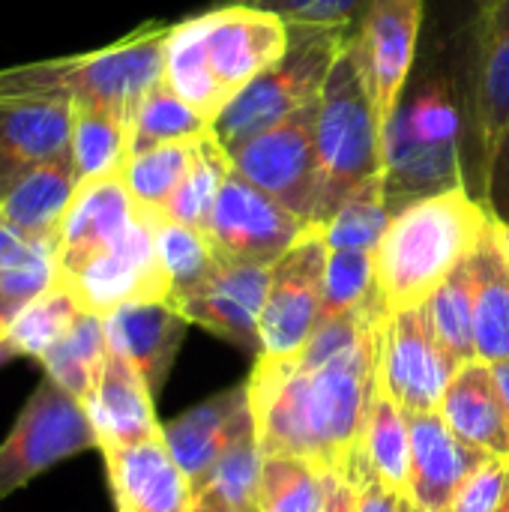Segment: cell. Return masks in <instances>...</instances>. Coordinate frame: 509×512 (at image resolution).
Masks as SVG:
<instances>
[{
    "label": "cell",
    "instance_id": "obj_40",
    "mask_svg": "<svg viewBox=\"0 0 509 512\" xmlns=\"http://www.w3.org/2000/svg\"><path fill=\"white\" fill-rule=\"evenodd\" d=\"M279 15L288 27H333L351 30L369 0H240Z\"/></svg>",
    "mask_w": 509,
    "mask_h": 512
},
{
    "label": "cell",
    "instance_id": "obj_23",
    "mask_svg": "<svg viewBox=\"0 0 509 512\" xmlns=\"http://www.w3.org/2000/svg\"><path fill=\"white\" fill-rule=\"evenodd\" d=\"M153 393L141 372L120 354L108 348L105 366L84 408L99 438V450H117L147 441L162 432L153 408Z\"/></svg>",
    "mask_w": 509,
    "mask_h": 512
},
{
    "label": "cell",
    "instance_id": "obj_33",
    "mask_svg": "<svg viewBox=\"0 0 509 512\" xmlns=\"http://www.w3.org/2000/svg\"><path fill=\"white\" fill-rule=\"evenodd\" d=\"M150 219H153L156 255H159V264H162L168 285H171L168 300H180L189 291H195L216 270L219 255H216V249L204 231L162 219V216H150Z\"/></svg>",
    "mask_w": 509,
    "mask_h": 512
},
{
    "label": "cell",
    "instance_id": "obj_30",
    "mask_svg": "<svg viewBox=\"0 0 509 512\" xmlns=\"http://www.w3.org/2000/svg\"><path fill=\"white\" fill-rule=\"evenodd\" d=\"M129 159V123L93 105H75L72 165L78 183L114 177Z\"/></svg>",
    "mask_w": 509,
    "mask_h": 512
},
{
    "label": "cell",
    "instance_id": "obj_49",
    "mask_svg": "<svg viewBox=\"0 0 509 512\" xmlns=\"http://www.w3.org/2000/svg\"><path fill=\"white\" fill-rule=\"evenodd\" d=\"M501 234H504V246H507V255H509V228L501 225Z\"/></svg>",
    "mask_w": 509,
    "mask_h": 512
},
{
    "label": "cell",
    "instance_id": "obj_37",
    "mask_svg": "<svg viewBox=\"0 0 509 512\" xmlns=\"http://www.w3.org/2000/svg\"><path fill=\"white\" fill-rule=\"evenodd\" d=\"M435 336L447 348V354L462 366L477 360V339H474V276L471 258L459 264L444 285L426 303Z\"/></svg>",
    "mask_w": 509,
    "mask_h": 512
},
{
    "label": "cell",
    "instance_id": "obj_6",
    "mask_svg": "<svg viewBox=\"0 0 509 512\" xmlns=\"http://www.w3.org/2000/svg\"><path fill=\"white\" fill-rule=\"evenodd\" d=\"M351 30L333 27H291L288 51L246 84L225 111L213 120V135L225 150L249 141L252 135L282 123L303 105L315 102L333 60L345 48Z\"/></svg>",
    "mask_w": 509,
    "mask_h": 512
},
{
    "label": "cell",
    "instance_id": "obj_8",
    "mask_svg": "<svg viewBox=\"0 0 509 512\" xmlns=\"http://www.w3.org/2000/svg\"><path fill=\"white\" fill-rule=\"evenodd\" d=\"M318 99L285 117L282 123L252 135L228 150L231 168L252 186L276 198L282 207L315 225L318 204V153H315Z\"/></svg>",
    "mask_w": 509,
    "mask_h": 512
},
{
    "label": "cell",
    "instance_id": "obj_44",
    "mask_svg": "<svg viewBox=\"0 0 509 512\" xmlns=\"http://www.w3.org/2000/svg\"><path fill=\"white\" fill-rule=\"evenodd\" d=\"M324 512H357L354 486L345 477L327 474V504H324Z\"/></svg>",
    "mask_w": 509,
    "mask_h": 512
},
{
    "label": "cell",
    "instance_id": "obj_13",
    "mask_svg": "<svg viewBox=\"0 0 509 512\" xmlns=\"http://www.w3.org/2000/svg\"><path fill=\"white\" fill-rule=\"evenodd\" d=\"M459 363L435 336L426 306L393 312L384 333L378 381L405 414L438 411Z\"/></svg>",
    "mask_w": 509,
    "mask_h": 512
},
{
    "label": "cell",
    "instance_id": "obj_38",
    "mask_svg": "<svg viewBox=\"0 0 509 512\" xmlns=\"http://www.w3.org/2000/svg\"><path fill=\"white\" fill-rule=\"evenodd\" d=\"M261 468H264V453L258 444V429L252 423L231 441V447L222 453V459L216 462V468L210 471V477L198 495L207 492L234 507L258 510Z\"/></svg>",
    "mask_w": 509,
    "mask_h": 512
},
{
    "label": "cell",
    "instance_id": "obj_43",
    "mask_svg": "<svg viewBox=\"0 0 509 512\" xmlns=\"http://www.w3.org/2000/svg\"><path fill=\"white\" fill-rule=\"evenodd\" d=\"M36 240H24L18 231H12L9 225L0 222V270L6 267H15L18 261H24L30 255Z\"/></svg>",
    "mask_w": 509,
    "mask_h": 512
},
{
    "label": "cell",
    "instance_id": "obj_15",
    "mask_svg": "<svg viewBox=\"0 0 509 512\" xmlns=\"http://www.w3.org/2000/svg\"><path fill=\"white\" fill-rule=\"evenodd\" d=\"M465 123L471 129L477 174L509 129V0H483L468 54Z\"/></svg>",
    "mask_w": 509,
    "mask_h": 512
},
{
    "label": "cell",
    "instance_id": "obj_46",
    "mask_svg": "<svg viewBox=\"0 0 509 512\" xmlns=\"http://www.w3.org/2000/svg\"><path fill=\"white\" fill-rule=\"evenodd\" d=\"M492 369H495V378H498V387H501V393H504V402H507V411H509V360H504V363H495Z\"/></svg>",
    "mask_w": 509,
    "mask_h": 512
},
{
    "label": "cell",
    "instance_id": "obj_41",
    "mask_svg": "<svg viewBox=\"0 0 509 512\" xmlns=\"http://www.w3.org/2000/svg\"><path fill=\"white\" fill-rule=\"evenodd\" d=\"M509 459L492 456L486 465H480L456 492L450 512H498L507 489Z\"/></svg>",
    "mask_w": 509,
    "mask_h": 512
},
{
    "label": "cell",
    "instance_id": "obj_48",
    "mask_svg": "<svg viewBox=\"0 0 509 512\" xmlns=\"http://www.w3.org/2000/svg\"><path fill=\"white\" fill-rule=\"evenodd\" d=\"M498 512H509V477H507V489H504V501H501V510Z\"/></svg>",
    "mask_w": 509,
    "mask_h": 512
},
{
    "label": "cell",
    "instance_id": "obj_4",
    "mask_svg": "<svg viewBox=\"0 0 509 512\" xmlns=\"http://www.w3.org/2000/svg\"><path fill=\"white\" fill-rule=\"evenodd\" d=\"M171 24L147 21L123 39L72 57H54L0 69L6 96H63L72 105H93L132 126L144 96L165 78V42Z\"/></svg>",
    "mask_w": 509,
    "mask_h": 512
},
{
    "label": "cell",
    "instance_id": "obj_10",
    "mask_svg": "<svg viewBox=\"0 0 509 512\" xmlns=\"http://www.w3.org/2000/svg\"><path fill=\"white\" fill-rule=\"evenodd\" d=\"M330 246L324 228L312 225L270 273V291L261 312V351L258 357L297 354L321 321L324 270Z\"/></svg>",
    "mask_w": 509,
    "mask_h": 512
},
{
    "label": "cell",
    "instance_id": "obj_26",
    "mask_svg": "<svg viewBox=\"0 0 509 512\" xmlns=\"http://www.w3.org/2000/svg\"><path fill=\"white\" fill-rule=\"evenodd\" d=\"M471 276L477 357L495 366L509 360V255L495 219L471 255Z\"/></svg>",
    "mask_w": 509,
    "mask_h": 512
},
{
    "label": "cell",
    "instance_id": "obj_14",
    "mask_svg": "<svg viewBox=\"0 0 509 512\" xmlns=\"http://www.w3.org/2000/svg\"><path fill=\"white\" fill-rule=\"evenodd\" d=\"M84 312L108 315L135 300H168L171 285L156 255L153 219L138 213L117 246L87 261L78 273L60 279Z\"/></svg>",
    "mask_w": 509,
    "mask_h": 512
},
{
    "label": "cell",
    "instance_id": "obj_47",
    "mask_svg": "<svg viewBox=\"0 0 509 512\" xmlns=\"http://www.w3.org/2000/svg\"><path fill=\"white\" fill-rule=\"evenodd\" d=\"M15 354H12V348H9V342H6V336H3V330H0V366L3 363H9Z\"/></svg>",
    "mask_w": 509,
    "mask_h": 512
},
{
    "label": "cell",
    "instance_id": "obj_16",
    "mask_svg": "<svg viewBox=\"0 0 509 512\" xmlns=\"http://www.w3.org/2000/svg\"><path fill=\"white\" fill-rule=\"evenodd\" d=\"M273 264L222 261L216 270L186 297L171 300L189 324L210 330L213 336L252 351H261V312L270 291Z\"/></svg>",
    "mask_w": 509,
    "mask_h": 512
},
{
    "label": "cell",
    "instance_id": "obj_11",
    "mask_svg": "<svg viewBox=\"0 0 509 512\" xmlns=\"http://www.w3.org/2000/svg\"><path fill=\"white\" fill-rule=\"evenodd\" d=\"M309 228L312 225L306 219L231 168L204 234L222 261L276 264Z\"/></svg>",
    "mask_w": 509,
    "mask_h": 512
},
{
    "label": "cell",
    "instance_id": "obj_35",
    "mask_svg": "<svg viewBox=\"0 0 509 512\" xmlns=\"http://www.w3.org/2000/svg\"><path fill=\"white\" fill-rule=\"evenodd\" d=\"M327 471L303 456H264L258 510L261 512H324Z\"/></svg>",
    "mask_w": 509,
    "mask_h": 512
},
{
    "label": "cell",
    "instance_id": "obj_7",
    "mask_svg": "<svg viewBox=\"0 0 509 512\" xmlns=\"http://www.w3.org/2000/svg\"><path fill=\"white\" fill-rule=\"evenodd\" d=\"M87 450H99V438L84 402L42 375L9 435L0 441V501Z\"/></svg>",
    "mask_w": 509,
    "mask_h": 512
},
{
    "label": "cell",
    "instance_id": "obj_22",
    "mask_svg": "<svg viewBox=\"0 0 509 512\" xmlns=\"http://www.w3.org/2000/svg\"><path fill=\"white\" fill-rule=\"evenodd\" d=\"M102 321L108 348L126 357L141 372L150 393L159 396L189 327L183 312L171 300H135L117 306Z\"/></svg>",
    "mask_w": 509,
    "mask_h": 512
},
{
    "label": "cell",
    "instance_id": "obj_1",
    "mask_svg": "<svg viewBox=\"0 0 509 512\" xmlns=\"http://www.w3.org/2000/svg\"><path fill=\"white\" fill-rule=\"evenodd\" d=\"M387 321L330 360L255 357L246 384L264 456H303L327 474H348L378 384Z\"/></svg>",
    "mask_w": 509,
    "mask_h": 512
},
{
    "label": "cell",
    "instance_id": "obj_31",
    "mask_svg": "<svg viewBox=\"0 0 509 512\" xmlns=\"http://www.w3.org/2000/svg\"><path fill=\"white\" fill-rule=\"evenodd\" d=\"M213 135V120L204 117L198 108L183 102L165 78L144 96L138 105L132 126H129V156L177 141H198Z\"/></svg>",
    "mask_w": 509,
    "mask_h": 512
},
{
    "label": "cell",
    "instance_id": "obj_9",
    "mask_svg": "<svg viewBox=\"0 0 509 512\" xmlns=\"http://www.w3.org/2000/svg\"><path fill=\"white\" fill-rule=\"evenodd\" d=\"M426 0H369L348 33L384 132L417 66Z\"/></svg>",
    "mask_w": 509,
    "mask_h": 512
},
{
    "label": "cell",
    "instance_id": "obj_36",
    "mask_svg": "<svg viewBox=\"0 0 509 512\" xmlns=\"http://www.w3.org/2000/svg\"><path fill=\"white\" fill-rule=\"evenodd\" d=\"M390 219L393 213L384 192V174H378L369 183H363L357 192H351L321 228L330 249L375 252Z\"/></svg>",
    "mask_w": 509,
    "mask_h": 512
},
{
    "label": "cell",
    "instance_id": "obj_32",
    "mask_svg": "<svg viewBox=\"0 0 509 512\" xmlns=\"http://www.w3.org/2000/svg\"><path fill=\"white\" fill-rule=\"evenodd\" d=\"M228 171H231L228 150L219 144L216 135H207L201 141L195 165L189 168L183 183L174 189V195L165 201V207L156 216L207 231V222L213 216V207H216V198H219V189H222Z\"/></svg>",
    "mask_w": 509,
    "mask_h": 512
},
{
    "label": "cell",
    "instance_id": "obj_18",
    "mask_svg": "<svg viewBox=\"0 0 509 512\" xmlns=\"http://www.w3.org/2000/svg\"><path fill=\"white\" fill-rule=\"evenodd\" d=\"M135 216V201L120 174L81 183L57 231V282L117 246Z\"/></svg>",
    "mask_w": 509,
    "mask_h": 512
},
{
    "label": "cell",
    "instance_id": "obj_3",
    "mask_svg": "<svg viewBox=\"0 0 509 512\" xmlns=\"http://www.w3.org/2000/svg\"><path fill=\"white\" fill-rule=\"evenodd\" d=\"M489 225L486 204L468 186L399 210L375 249L378 297L387 312L426 306L444 279L474 255Z\"/></svg>",
    "mask_w": 509,
    "mask_h": 512
},
{
    "label": "cell",
    "instance_id": "obj_19",
    "mask_svg": "<svg viewBox=\"0 0 509 512\" xmlns=\"http://www.w3.org/2000/svg\"><path fill=\"white\" fill-rule=\"evenodd\" d=\"M411 429V501L420 512H450L462 483L492 456L465 444L441 411L408 414Z\"/></svg>",
    "mask_w": 509,
    "mask_h": 512
},
{
    "label": "cell",
    "instance_id": "obj_39",
    "mask_svg": "<svg viewBox=\"0 0 509 512\" xmlns=\"http://www.w3.org/2000/svg\"><path fill=\"white\" fill-rule=\"evenodd\" d=\"M372 297H378L375 252L330 249V255H327V270H324L321 321H333V318H339V315H348V312L366 306ZM321 321H318V324H321Z\"/></svg>",
    "mask_w": 509,
    "mask_h": 512
},
{
    "label": "cell",
    "instance_id": "obj_17",
    "mask_svg": "<svg viewBox=\"0 0 509 512\" xmlns=\"http://www.w3.org/2000/svg\"><path fill=\"white\" fill-rule=\"evenodd\" d=\"M72 126V99L0 93V195L30 168L72 159Z\"/></svg>",
    "mask_w": 509,
    "mask_h": 512
},
{
    "label": "cell",
    "instance_id": "obj_24",
    "mask_svg": "<svg viewBox=\"0 0 509 512\" xmlns=\"http://www.w3.org/2000/svg\"><path fill=\"white\" fill-rule=\"evenodd\" d=\"M438 411L465 444L509 459V411L492 363L480 357L462 363Z\"/></svg>",
    "mask_w": 509,
    "mask_h": 512
},
{
    "label": "cell",
    "instance_id": "obj_45",
    "mask_svg": "<svg viewBox=\"0 0 509 512\" xmlns=\"http://www.w3.org/2000/svg\"><path fill=\"white\" fill-rule=\"evenodd\" d=\"M192 512H261V510H246V507H234L216 495H195V504H192Z\"/></svg>",
    "mask_w": 509,
    "mask_h": 512
},
{
    "label": "cell",
    "instance_id": "obj_2",
    "mask_svg": "<svg viewBox=\"0 0 509 512\" xmlns=\"http://www.w3.org/2000/svg\"><path fill=\"white\" fill-rule=\"evenodd\" d=\"M462 105L456 72L432 57L405 87L381 132V174L390 213L462 189Z\"/></svg>",
    "mask_w": 509,
    "mask_h": 512
},
{
    "label": "cell",
    "instance_id": "obj_42",
    "mask_svg": "<svg viewBox=\"0 0 509 512\" xmlns=\"http://www.w3.org/2000/svg\"><path fill=\"white\" fill-rule=\"evenodd\" d=\"M489 216L509 228V129L501 135L498 147L492 150L483 177H480V195H477Z\"/></svg>",
    "mask_w": 509,
    "mask_h": 512
},
{
    "label": "cell",
    "instance_id": "obj_21",
    "mask_svg": "<svg viewBox=\"0 0 509 512\" xmlns=\"http://www.w3.org/2000/svg\"><path fill=\"white\" fill-rule=\"evenodd\" d=\"M102 456L117 512H192V486L162 432L129 447L105 450Z\"/></svg>",
    "mask_w": 509,
    "mask_h": 512
},
{
    "label": "cell",
    "instance_id": "obj_29",
    "mask_svg": "<svg viewBox=\"0 0 509 512\" xmlns=\"http://www.w3.org/2000/svg\"><path fill=\"white\" fill-rule=\"evenodd\" d=\"M201 141L204 138L177 141V144H159V147L132 153L126 159L120 177H123L138 213L156 216L165 207V201L174 195V189L183 183V177L195 165Z\"/></svg>",
    "mask_w": 509,
    "mask_h": 512
},
{
    "label": "cell",
    "instance_id": "obj_20",
    "mask_svg": "<svg viewBox=\"0 0 509 512\" xmlns=\"http://www.w3.org/2000/svg\"><path fill=\"white\" fill-rule=\"evenodd\" d=\"M252 405H249V384H237L231 390H222L210 396L207 402L189 408L168 426H162V438L186 474L192 495H198L222 459V453L231 447V441L252 426Z\"/></svg>",
    "mask_w": 509,
    "mask_h": 512
},
{
    "label": "cell",
    "instance_id": "obj_28",
    "mask_svg": "<svg viewBox=\"0 0 509 512\" xmlns=\"http://www.w3.org/2000/svg\"><path fill=\"white\" fill-rule=\"evenodd\" d=\"M105 357H108V336H105L102 315L81 312L75 324L36 363L48 378H54L81 402H87V396L99 381Z\"/></svg>",
    "mask_w": 509,
    "mask_h": 512
},
{
    "label": "cell",
    "instance_id": "obj_12",
    "mask_svg": "<svg viewBox=\"0 0 509 512\" xmlns=\"http://www.w3.org/2000/svg\"><path fill=\"white\" fill-rule=\"evenodd\" d=\"M198 27L207 69L225 105L264 69H270L291 45V27L279 15L240 0L222 9L201 12Z\"/></svg>",
    "mask_w": 509,
    "mask_h": 512
},
{
    "label": "cell",
    "instance_id": "obj_27",
    "mask_svg": "<svg viewBox=\"0 0 509 512\" xmlns=\"http://www.w3.org/2000/svg\"><path fill=\"white\" fill-rule=\"evenodd\" d=\"M357 453L369 471L396 492L411 495V429L408 414L393 402L384 384H375Z\"/></svg>",
    "mask_w": 509,
    "mask_h": 512
},
{
    "label": "cell",
    "instance_id": "obj_25",
    "mask_svg": "<svg viewBox=\"0 0 509 512\" xmlns=\"http://www.w3.org/2000/svg\"><path fill=\"white\" fill-rule=\"evenodd\" d=\"M72 159L45 162L21 174L0 195V222L18 231L24 240L57 243L60 222L78 192Z\"/></svg>",
    "mask_w": 509,
    "mask_h": 512
},
{
    "label": "cell",
    "instance_id": "obj_5",
    "mask_svg": "<svg viewBox=\"0 0 509 512\" xmlns=\"http://www.w3.org/2000/svg\"><path fill=\"white\" fill-rule=\"evenodd\" d=\"M315 153V225H324L351 192L381 174V129L351 42H345V48L333 60L318 93Z\"/></svg>",
    "mask_w": 509,
    "mask_h": 512
},
{
    "label": "cell",
    "instance_id": "obj_34",
    "mask_svg": "<svg viewBox=\"0 0 509 512\" xmlns=\"http://www.w3.org/2000/svg\"><path fill=\"white\" fill-rule=\"evenodd\" d=\"M84 309L75 303V297L57 282L45 294L24 303L6 324L3 336L15 357L39 360L81 315Z\"/></svg>",
    "mask_w": 509,
    "mask_h": 512
}]
</instances>
